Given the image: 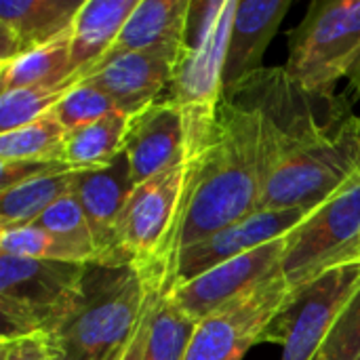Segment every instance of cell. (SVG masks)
<instances>
[{"mask_svg": "<svg viewBox=\"0 0 360 360\" xmlns=\"http://www.w3.org/2000/svg\"><path fill=\"white\" fill-rule=\"evenodd\" d=\"M234 97L262 114L259 211L316 209L360 186V116L344 95L308 91L285 68H264Z\"/></svg>", "mask_w": 360, "mask_h": 360, "instance_id": "6da1fadb", "label": "cell"}, {"mask_svg": "<svg viewBox=\"0 0 360 360\" xmlns=\"http://www.w3.org/2000/svg\"><path fill=\"white\" fill-rule=\"evenodd\" d=\"M186 112L192 143L181 198L148 276L158 293L181 251L262 209L266 158L259 110L240 97H224L215 112Z\"/></svg>", "mask_w": 360, "mask_h": 360, "instance_id": "7a4b0ae2", "label": "cell"}, {"mask_svg": "<svg viewBox=\"0 0 360 360\" xmlns=\"http://www.w3.org/2000/svg\"><path fill=\"white\" fill-rule=\"evenodd\" d=\"M158 291L135 266L89 264L42 338L53 360H114L154 308Z\"/></svg>", "mask_w": 360, "mask_h": 360, "instance_id": "3957f363", "label": "cell"}, {"mask_svg": "<svg viewBox=\"0 0 360 360\" xmlns=\"http://www.w3.org/2000/svg\"><path fill=\"white\" fill-rule=\"evenodd\" d=\"M360 57V0H314L291 32L285 72L316 93L335 91Z\"/></svg>", "mask_w": 360, "mask_h": 360, "instance_id": "277c9868", "label": "cell"}, {"mask_svg": "<svg viewBox=\"0 0 360 360\" xmlns=\"http://www.w3.org/2000/svg\"><path fill=\"white\" fill-rule=\"evenodd\" d=\"M86 266L0 255V340L42 335L76 293Z\"/></svg>", "mask_w": 360, "mask_h": 360, "instance_id": "5b68a950", "label": "cell"}, {"mask_svg": "<svg viewBox=\"0 0 360 360\" xmlns=\"http://www.w3.org/2000/svg\"><path fill=\"white\" fill-rule=\"evenodd\" d=\"M360 262V186L316 207L287 234L283 276L300 289L340 266Z\"/></svg>", "mask_w": 360, "mask_h": 360, "instance_id": "8992f818", "label": "cell"}, {"mask_svg": "<svg viewBox=\"0 0 360 360\" xmlns=\"http://www.w3.org/2000/svg\"><path fill=\"white\" fill-rule=\"evenodd\" d=\"M360 287V262L325 272L293 289L262 342L283 346V360H314L340 312Z\"/></svg>", "mask_w": 360, "mask_h": 360, "instance_id": "52a82bcc", "label": "cell"}, {"mask_svg": "<svg viewBox=\"0 0 360 360\" xmlns=\"http://www.w3.org/2000/svg\"><path fill=\"white\" fill-rule=\"evenodd\" d=\"M186 162L133 188L114 236V266H135L148 278L173 228Z\"/></svg>", "mask_w": 360, "mask_h": 360, "instance_id": "ba28073f", "label": "cell"}, {"mask_svg": "<svg viewBox=\"0 0 360 360\" xmlns=\"http://www.w3.org/2000/svg\"><path fill=\"white\" fill-rule=\"evenodd\" d=\"M291 287L278 276L202 319L184 360H243L285 308Z\"/></svg>", "mask_w": 360, "mask_h": 360, "instance_id": "9c48e42d", "label": "cell"}, {"mask_svg": "<svg viewBox=\"0 0 360 360\" xmlns=\"http://www.w3.org/2000/svg\"><path fill=\"white\" fill-rule=\"evenodd\" d=\"M285 247L287 236L266 243L188 283L175 285L165 295H169L181 312L200 323L234 300L283 276Z\"/></svg>", "mask_w": 360, "mask_h": 360, "instance_id": "30bf717a", "label": "cell"}, {"mask_svg": "<svg viewBox=\"0 0 360 360\" xmlns=\"http://www.w3.org/2000/svg\"><path fill=\"white\" fill-rule=\"evenodd\" d=\"M314 209H285V211H257L211 236L188 247L173 262L160 293L175 285L188 283L234 257H240L266 243L287 236L295 230Z\"/></svg>", "mask_w": 360, "mask_h": 360, "instance_id": "8fae6325", "label": "cell"}, {"mask_svg": "<svg viewBox=\"0 0 360 360\" xmlns=\"http://www.w3.org/2000/svg\"><path fill=\"white\" fill-rule=\"evenodd\" d=\"M186 53L188 46L120 53L99 61L76 78L103 91L116 103L118 112L135 116L154 103L160 91L173 82Z\"/></svg>", "mask_w": 360, "mask_h": 360, "instance_id": "7c38bea8", "label": "cell"}, {"mask_svg": "<svg viewBox=\"0 0 360 360\" xmlns=\"http://www.w3.org/2000/svg\"><path fill=\"white\" fill-rule=\"evenodd\" d=\"M192 143V118L173 99H156L131 116L124 156L133 184L139 186L158 173L186 162Z\"/></svg>", "mask_w": 360, "mask_h": 360, "instance_id": "4fadbf2b", "label": "cell"}, {"mask_svg": "<svg viewBox=\"0 0 360 360\" xmlns=\"http://www.w3.org/2000/svg\"><path fill=\"white\" fill-rule=\"evenodd\" d=\"M238 0H226L211 32L188 46V53L171 82V95L179 108L190 112H215L224 95V63L228 38L234 21Z\"/></svg>", "mask_w": 360, "mask_h": 360, "instance_id": "5bb4252c", "label": "cell"}, {"mask_svg": "<svg viewBox=\"0 0 360 360\" xmlns=\"http://www.w3.org/2000/svg\"><path fill=\"white\" fill-rule=\"evenodd\" d=\"M289 6V0H238L224 63L226 97H234L264 70L266 49L274 40Z\"/></svg>", "mask_w": 360, "mask_h": 360, "instance_id": "9a60e30c", "label": "cell"}, {"mask_svg": "<svg viewBox=\"0 0 360 360\" xmlns=\"http://www.w3.org/2000/svg\"><path fill=\"white\" fill-rule=\"evenodd\" d=\"M129 160L124 152L99 169L74 171L72 194L78 198L95 238L97 264L114 266V236L118 217L133 192Z\"/></svg>", "mask_w": 360, "mask_h": 360, "instance_id": "2e32d148", "label": "cell"}, {"mask_svg": "<svg viewBox=\"0 0 360 360\" xmlns=\"http://www.w3.org/2000/svg\"><path fill=\"white\" fill-rule=\"evenodd\" d=\"M82 4L84 0H2L0 63L70 32Z\"/></svg>", "mask_w": 360, "mask_h": 360, "instance_id": "e0dca14e", "label": "cell"}, {"mask_svg": "<svg viewBox=\"0 0 360 360\" xmlns=\"http://www.w3.org/2000/svg\"><path fill=\"white\" fill-rule=\"evenodd\" d=\"M190 8L192 0H139L103 59L116 57L120 53L188 46Z\"/></svg>", "mask_w": 360, "mask_h": 360, "instance_id": "ac0fdd59", "label": "cell"}, {"mask_svg": "<svg viewBox=\"0 0 360 360\" xmlns=\"http://www.w3.org/2000/svg\"><path fill=\"white\" fill-rule=\"evenodd\" d=\"M139 0H84L72 25V72L82 76L112 49Z\"/></svg>", "mask_w": 360, "mask_h": 360, "instance_id": "d6986e66", "label": "cell"}, {"mask_svg": "<svg viewBox=\"0 0 360 360\" xmlns=\"http://www.w3.org/2000/svg\"><path fill=\"white\" fill-rule=\"evenodd\" d=\"M72 30L53 42L0 63V91L27 86H57L74 78Z\"/></svg>", "mask_w": 360, "mask_h": 360, "instance_id": "ffe728a7", "label": "cell"}, {"mask_svg": "<svg viewBox=\"0 0 360 360\" xmlns=\"http://www.w3.org/2000/svg\"><path fill=\"white\" fill-rule=\"evenodd\" d=\"M129 122L131 116L116 110L95 122L68 131L63 162L72 171L99 169L114 162L124 152Z\"/></svg>", "mask_w": 360, "mask_h": 360, "instance_id": "44dd1931", "label": "cell"}, {"mask_svg": "<svg viewBox=\"0 0 360 360\" xmlns=\"http://www.w3.org/2000/svg\"><path fill=\"white\" fill-rule=\"evenodd\" d=\"M72 169L46 173L0 192V232L36 224L59 198L72 192Z\"/></svg>", "mask_w": 360, "mask_h": 360, "instance_id": "7402d4cb", "label": "cell"}, {"mask_svg": "<svg viewBox=\"0 0 360 360\" xmlns=\"http://www.w3.org/2000/svg\"><path fill=\"white\" fill-rule=\"evenodd\" d=\"M65 137V127L55 118L53 112H49L25 127L0 135V162H63Z\"/></svg>", "mask_w": 360, "mask_h": 360, "instance_id": "603a6c76", "label": "cell"}, {"mask_svg": "<svg viewBox=\"0 0 360 360\" xmlns=\"http://www.w3.org/2000/svg\"><path fill=\"white\" fill-rule=\"evenodd\" d=\"M196 327L198 321L181 312L169 295L158 293L141 360H184Z\"/></svg>", "mask_w": 360, "mask_h": 360, "instance_id": "cb8c5ba5", "label": "cell"}, {"mask_svg": "<svg viewBox=\"0 0 360 360\" xmlns=\"http://www.w3.org/2000/svg\"><path fill=\"white\" fill-rule=\"evenodd\" d=\"M78 82L72 80L57 86H27L13 89L0 95V135L25 127L57 108V103L68 95V91Z\"/></svg>", "mask_w": 360, "mask_h": 360, "instance_id": "d4e9b609", "label": "cell"}, {"mask_svg": "<svg viewBox=\"0 0 360 360\" xmlns=\"http://www.w3.org/2000/svg\"><path fill=\"white\" fill-rule=\"evenodd\" d=\"M0 255L27 257V259H51V262H72L91 264L89 257L72 247L70 243L57 238L44 228L32 224L23 228L0 232Z\"/></svg>", "mask_w": 360, "mask_h": 360, "instance_id": "484cf974", "label": "cell"}, {"mask_svg": "<svg viewBox=\"0 0 360 360\" xmlns=\"http://www.w3.org/2000/svg\"><path fill=\"white\" fill-rule=\"evenodd\" d=\"M36 226L44 228L46 232L55 234L57 238L70 243L78 251H82L91 264H97V249L91 224L78 202V198L70 192L63 198H59L38 221Z\"/></svg>", "mask_w": 360, "mask_h": 360, "instance_id": "4316f807", "label": "cell"}, {"mask_svg": "<svg viewBox=\"0 0 360 360\" xmlns=\"http://www.w3.org/2000/svg\"><path fill=\"white\" fill-rule=\"evenodd\" d=\"M112 112H116V103L103 91L84 80H78L53 110L55 118L65 127V131L95 122Z\"/></svg>", "mask_w": 360, "mask_h": 360, "instance_id": "83f0119b", "label": "cell"}, {"mask_svg": "<svg viewBox=\"0 0 360 360\" xmlns=\"http://www.w3.org/2000/svg\"><path fill=\"white\" fill-rule=\"evenodd\" d=\"M314 360H360V287L340 312Z\"/></svg>", "mask_w": 360, "mask_h": 360, "instance_id": "f1b7e54d", "label": "cell"}, {"mask_svg": "<svg viewBox=\"0 0 360 360\" xmlns=\"http://www.w3.org/2000/svg\"><path fill=\"white\" fill-rule=\"evenodd\" d=\"M70 169L65 162H36V160H15V162H0V192L34 177Z\"/></svg>", "mask_w": 360, "mask_h": 360, "instance_id": "f546056e", "label": "cell"}, {"mask_svg": "<svg viewBox=\"0 0 360 360\" xmlns=\"http://www.w3.org/2000/svg\"><path fill=\"white\" fill-rule=\"evenodd\" d=\"M0 356L2 360H53L42 335L0 340Z\"/></svg>", "mask_w": 360, "mask_h": 360, "instance_id": "4dcf8cb0", "label": "cell"}, {"mask_svg": "<svg viewBox=\"0 0 360 360\" xmlns=\"http://www.w3.org/2000/svg\"><path fill=\"white\" fill-rule=\"evenodd\" d=\"M154 310V308H152ZM152 310L150 314L146 316V321L141 323V327L137 329V333L133 335L131 344L127 346V350L114 360H141L143 359V350H146V342H148V335H150V325H152Z\"/></svg>", "mask_w": 360, "mask_h": 360, "instance_id": "1f68e13d", "label": "cell"}, {"mask_svg": "<svg viewBox=\"0 0 360 360\" xmlns=\"http://www.w3.org/2000/svg\"><path fill=\"white\" fill-rule=\"evenodd\" d=\"M348 80H350L352 89L356 91V95L360 97V57L354 61V65H352V70L348 74Z\"/></svg>", "mask_w": 360, "mask_h": 360, "instance_id": "d6a6232c", "label": "cell"}]
</instances>
